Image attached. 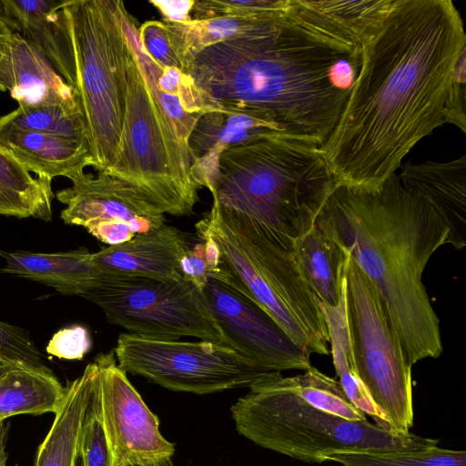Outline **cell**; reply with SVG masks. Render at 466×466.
<instances>
[{
	"label": "cell",
	"instance_id": "obj_13",
	"mask_svg": "<svg viewBox=\"0 0 466 466\" xmlns=\"http://www.w3.org/2000/svg\"><path fill=\"white\" fill-rule=\"evenodd\" d=\"M99 370L102 410L116 466H144L171 458L174 444L159 431V420L117 364L114 350L95 359Z\"/></svg>",
	"mask_w": 466,
	"mask_h": 466
},
{
	"label": "cell",
	"instance_id": "obj_35",
	"mask_svg": "<svg viewBox=\"0 0 466 466\" xmlns=\"http://www.w3.org/2000/svg\"><path fill=\"white\" fill-rule=\"evenodd\" d=\"M0 357L45 365V357L33 342L28 331L1 320Z\"/></svg>",
	"mask_w": 466,
	"mask_h": 466
},
{
	"label": "cell",
	"instance_id": "obj_14",
	"mask_svg": "<svg viewBox=\"0 0 466 466\" xmlns=\"http://www.w3.org/2000/svg\"><path fill=\"white\" fill-rule=\"evenodd\" d=\"M71 187L56 193L66 208L60 217L67 225L86 229L102 222L126 221L136 235L151 232L165 224V214L137 190L99 172L84 171L69 178Z\"/></svg>",
	"mask_w": 466,
	"mask_h": 466
},
{
	"label": "cell",
	"instance_id": "obj_10",
	"mask_svg": "<svg viewBox=\"0 0 466 466\" xmlns=\"http://www.w3.org/2000/svg\"><path fill=\"white\" fill-rule=\"evenodd\" d=\"M83 298L97 305L109 323L128 333L224 341L203 292L184 279L168 281L101 273L96 286Z\"/></svg>",
	"mask_w": 466,
	"mask_h": 466
},
{
	"label": "cell",
	"instance_id": "obj_25",
	"mask_svg": "<svg viewBox=\"0 0 466 466\" xmlns=\"http://www.w3.org/2000/svg\"><path fill=\"white\" fill-rule=\"evenodd\" d=\"M294 249L319 300L337 306L343 293L347 251L317 225L294 241Z\"/></svg>",
	"mask_w": 466,
	"mask_h": 466
},
{
	"label": "cell",
	"instance_id": "obj_21",
	"mask_svg": "<svg viewBox=\"0 0 466 466\" xmlns=\"http://www.w3.org/2000/svg\"><path fill=\"white\" fill-rule=\"evenodd\" d=\"M1 271L46 284L65 295L83 297L96 286L100 271L86 248L56 253L4 251Z\"/></svg>",
	"mask_w": 466,
	"mask_h": 466
},
{
	"label": "cell",
	"instance_id": "obj_15",
	"mask_svg": "<svg viewBox=\"0 0 466 466\" xmlns=\"http://www.w3.org/2000/svg\"><path fill=\"white\" fill-rule=\"evenodd\" d=\"M395 0H289L288 20L312 38L345 53L361 51Z\"/></svg>",
	"mask_w": 466,
	"mask_h": 466
},
{
	"label": "cell",
	"instance_id": "obj_29",
	"mask_svg": "<svg viewBox=\"0 0 466 466\" xmlns=\"http://www.w3.org/2000/svg\"><path fill=\"white\" fill-rule=\"evenodd\" d=\"M0 127L55 135L89 145L86 123L76 95L54 104L18 106L0 117Z\"/></svg>",
	"mask_w": 466,
	"mask_h": 466
},
{
	"label": "cell",
	"instance_id": "obj_22",
	"mask_svg": "<svg viewBox=\"0 0 466 466\" xmlns=\"http://www.w3.org/2000/svg\"><path fill=\"white\" fill-rule=\"evenodd\" d=\"M0 147L37 177L68 179L94 166L88 144L62 137L0 127Z\"/></svg>",
	"mask_w": 466,
	"mask_h": 466
},
{
	"label": "cell",
	"instance_id": "obj_28",
	"mask_svg": "<svg viewBox=\"0 0 466 466\" xmlns=\"http://www.w3.org/2000/svg\"><path fill=\"white\" fill-rule=\"evenodd\" d=\"M286 13L268 16H221L183 24L162 22L185 68L191 57L204 48L247 35Z\"/></svg>",
	"mask_w": 466,
	"mask_h": 466
},
{
	"label": "cell",
	"instance_id": "obj_11",
	"mask_svg": "<svg viewBox=\"0 0 466 466\" xmlns=\"http://www.w3.org/2000/svg\"><path fill=\"white\" fill-rule=\"evenodd\" d=\"M113 350L125 372L175 391L208 394L250 388L278 372L209 340L182 341L127 332L119 334Z\"/></svg>",
	"mask_w": 466,
	"mask_h": 466
},
{
	"label": "cell",
	"instance_id": "obj_41",
	"mask_svg": "<svg viewBox=\"0 0 466 466\" xmlns=\"http://www.w3.org/2000/svg\"><path fill=\"white\" fill-rule=\"evenodd\" d=\"M8 434V424L5 421L0 423V466H6L7 452L6 440Z\"/></svg>",
	"mask_w": 466,
	"mask_h": 466
},
{
	"label": "cell",
	"instance_id": "obj_9",
	"mask_svg": "<svg viewBox=\"0 0 466 466\" xmlns=\"http://www.w3.org/2000/svg\"><path fill=\"white\" fill-rule=\"evenodd\" d=\"M344 280L355 370L391 431L409 433L414 415L411 365L378 289L349 254Z\"/></svg>",
	"mask_w": 466,
	"mask_h": 466
},
{
	"label": "cell",
	"instance_id": "obj_38",
	"mask_svg": "<svg viewBox=\"0 0 466 466\" xmlns=\"http://www.w3.org/2000/svg\"><path fill=\"white\" fill-rule=\"evenodd\" d=\"M86 230L107 247L124 244L136 236L130 224L120 220L98 223Z\"/></svg>",
	"mask_w": 466,
	"mask_h": 466
},
{
	"label": "cell",
	"instance_id": "obj_2",
	"mask_svg": "<svg viewBox=\"0 0 466 466\" xmlns=\"http://www.w3.org/2000/svg\"><path fill=\"white\" fill-rule=\"evenodd\" d=\"M316 225L378 289L409 363L439 358L440 320L422 281L430 258L449 235L434 209L393 174L371 188L338 185Z\"/></svg>",
	"mask_w": 466,
	"mask_h": 466
},
{
	"label": "cell",
	"instance_id": "obj_27",
	"mask_svg": "<svg viewBox=\"0 0 466 466\" xmlns=\"http://www.w3.org/2000/svg\"><path fill=\"white\" fill-rule=\"evenodd\" d=\"M323 313L329 337V352L339 383L350 401L365 415H370L377 425L390 431V424L373 402L367 388L358 376L350 347L345 293L340 302L327 306L319 302ZM394 432V431H393Z\"/></svg>",
	"mask_w": 466,
	"mask_h": 466
},
{
	"label": "cell",
	"instance_id": "obj_8",
	"mask_svg": "<svg viewBox=\"0 0 466 466\" xmlns=\"http://www.w3.org/2000/svg\"><path fill=\"white\" fill-rule=\"evenodd\" d=\"M127 44L121 141L116 163L106 174L139 192L164 214L188 216L200 189L192 176L191 158L180 147Z\"/></svg>",
	"mask_w": 466,
	"mask_h": 466
},
{
	"label": "cell",
	"instance_id": "obj_17",
	"mask_svg": "<svg viewBox=\"0 0 466 466\" xmlns=\"http://www.w3.org/2000/svg\"><path fill=\"white\" fill-rule=\"evenodd\" d=\"M188 247L181 231L164 224L124 244L92 253V260L104 274L177 281L183 279L179 260Z\"/></svg>",
	"mask_w": 466,
	"mask_h": 466
},
{
	"label": "cell",
	"instance_id": "obj_1",
	"mask_svg": "<svg viewBox=\"0 0 466 466\" xmlns=\"http://www.w3.org/2000/svg\"><path fill=\"white\" fill-rule=\"evenodd\" d=\"M466 47L451 0H395L361 63L339 121L319 147L338 185L371 188L443 125L457 58Z\"/></svg>",
	"mask_w": 466,
	"mask_h": 466
},
{
	"label": "cell",
	"instance_id": "obj_7",
	"mask_svg": "<svg viewBox=\"0 0 466 466\" xmlns=\"http://www.w3.org/2000/svg\"><path fill=\"white\" fill-rule=\"evenodd\" d=\"M122 1L66 0L75 84L86 123L93 167L106 173L116 163L126 109L129 47Z\"/></svg>",
	"mask_w": 466,
	"mask_h": 466
},
{
	"label": "cell",
	"instance_id": "obj_34",
	"mask_svg": "<svg viewBox=\"0 0 466 466\" xmlns=\"http://www.w3.org/2000/svg\"><path fill=\"white\" fill-rule=\"evenodd\" d=\"M442 116L444 124H452L466 132V47L455 63Z\"/></svg>",
	"mask_w": 466,
	"mask_h": 466
},
{
	"label": "cell",
	"instance_id": "obj_32",
	"mask_svg": "<svg viewBox=\"0 0 466 466\" xmlns=\"http://www.w3.org/2000/svg\"><path fill=\"white\" fill-rule=\"evenodd\" d=\"M289 0H195L192 20L221 16H268L286 13Z\"/></svg>",
	"mask_w": 466,
	"mask_h": 466
},
{
	"label": "cell",
	"instance_id": "obj_40",
	"mask_svg": "<svg viewBox=\"0 0 466 466\" xmlns=\"http://www.w3.org/2000/svg\"><path fill=\"white\" fill-rule=\"evenodd\" d=\"M13 32L0 16V60L11 42Z\"/></svg>",
	"mask_w": 466,
	"mask_h": 466
},
{
	"label": "cell",
	"instance_id": "obj_39",
	"mask_svg": "<svg viewBox=\"0 0 466 466\" xmlns=\"http://www.w3.org/2000/svg\"><path fill=\"white\" fill-rule=\"evenodd\" d=\"M194 3L195 0L149 1V4L162 15L163 22L174 24H183L192 20L190 13Z\"/></svg>",
	"mask_w": 466,
	"mask_h": 466
},
{
	"label": "cell",
	"instance_id": "obj_4",
	"mask_svg": "<svg viewBox=\"0 0 466 466\" xmlns=\"http://www.w3.org/2000/svg\"><path fill=\"white\" fill-rule=\"evenodd\" d=\"M337 186L318 146L268 135L222 151L208 189L221 210L295 241Z\"/></svg>",
	"mask_w": 466,
	"mask_h": 466
},
{
	"label": "cell",
	"instance_id": "obj_37",
	"mask_svg": "<svg viewBox=\"0 0 466 466\" xmlns=\"http://www.w3.org/2000/svg\"><path fill=\"white\" fill-rule=\"evenodd\" d=\"M179 267L182 278L202 291L208 283L211 271L205 253V244L202 240L192 247H188L179 260Z\"/></svg>",
	"mask_w": 466,
	"mask_h": 466
},
{
	"label": "cell",
	"instance_id": "obj_3",
	"mask_svg": "<svg viewBox=\"0 0 466 466\" xmlns=\"http://www.w3.org/2000/svg\"><path fill=\"white\" fill-rule=\"evenodd\" d=\"M286 14L247 35L204 48L183 72L208 111H267L297 138L320 147L334 130L350 92L332 86L330 69L352 53L312 38Z\"/></svg>",
	"mask_w": 466,
	"mask_h": 466
},
{
	"label": "cell",
	"instance_id": "obj_6",
	"mask_svg": "<svg viewBox=\"0 0 466 466\" xmlns=\"http://www.w3.org/2000/svg\"><path fill=\"white\" fill-rule=\"evenodd\" d=\"M248 389L230 410L238 432L262 448L304 462L319 463V456L330 452L411 451L439 442L329 413L297 394L279 371Z\"/></svg>",
	"mask_w": 466,
	"mask_h": 466
},
{
	"label": "cell",
	"instance_id": "obj_12",
	"mask_svg": "<svg viewBox=\"0 0 466 466\" xmlns=\"http://www.w3.org/2000/svg\"><path fill=\"white\" fill-rule=\"evenodd\" d=\"M202 292L223 334V344L271 371H304L311 365L309 356L244 291L209 277Z\"/></svg>",
	"mask_w": 466,
	"mask_h": 466
},
{
	"label": "cell",
	"instance_id": "obj_31",
	"mask_svg": "<svg viewBox=\"0 0 466 466\" xmlns=\"http://www.w3.org/2000/svg\"><path fill=\"white\" fill-rule=\"evenodd\" d=\"M78 459L79 466H116L113 447L103 417L98 366L81 424Z\"/></svg>",
	"mask_w": 466,
	"mask_h": 466
},
{
	"label": "cell",
	"instance_id": "obj_16",
	"mask_svg": "<svg viewBox=\"0 0 466 466\" xmlns=\"http://www.w3.org/2000/svg\"><path fill=\"white\" fill-rule=\"evenodd\" d=\"M268 135H286L300 140L275 115L267 111L212 108L203 113L188 139L195 182L200 188H209L222 151Z\"/></svg>",
	"mask_w": 466,
	"mask_h": 466
},
{
	"label": "cell",
	"instance_id": "obj_24",
	"mask_svg": "<svg viewBox=\"0 0 466 466\" xmlns=\"http://www.w3.org/2000/svg\"><path fill=\"white\" fill-rule=\"evenodd\" d=\"M96 372L94 360L79 377L67 382L64 401L38 447L33 466H76L81 424Z\"/></svg>",
	"mask_w": 466,
	"mask_h": 466
},
{
	"label": "cell",
	"instance_id": "obj_19",
	"mask_svg": "<svg viewBox=\"0 0 466 466\" xmlns=\"http://www.w3.org/2000/svg\"><path fill=\"white\" fill-rule=\"evenodd\" d=\"M66 0H0V16L13 33L36 48L74 88L75 65Z\"/></svg>",
	"mask_w": 466,
	"mask_h": 466
},
{
	"label": "cell",
	"instance_id": "obj_5",
	"mask_svg": "<svg viewBox=\"0 0 466 466\" xmlns=\"http://www.w3.org/2000/svg\"><path fill=\"white\" fill-rule=\"evenodd\" d=\"M198 236L219 248V268L209 277L252 298L306 354H329V337L319 300L309 286L294 241L212 204L196 225Z\"/></svg>",
	"mask_w": 466,
	"mask_h": 466
},
{
	"label": "cell",
	"instance_id": "obj_23",
	"mask_svg": "<svg viewBox=\"0 0 466 466\" xmlns=\"http://www.w3.org/2000/svg\"><path fill=\"white\" fill-rule=\"evenodd\" d=\"M65 395L66 387L46 365L0 357V423L22 414H56Z\"/></svg>",
	"mask_w": 466,
	"mask_h": 466
},
{
	"label": "cell",
	"instance_id": "obj_30",
	"mask_svg": "<svg viewBox=\"0 0 466 466\" xmlns=\"http://www.w3.org/2000/svg\"><path fill=\"white\" fill-rule=\"evenodd\" d=\"M328 461L342 466H466V452L434 446L411 451H337L319 456V463Z\"/></svg>",
	"mask_w": 466,
	"mask_h": 466
},
{
	"label": "cell",
	"instance_id": "obj_36",
	"mask_svg": "<svg viewBox=\"0 0 466 466\" xmlns=\"http://www.w3.org/2000/svg\"><path fill=\"white\" fill-rule=\"evenodd\" d=\"M91 337L86 328L73 325L56 332L46 346L52 356L64 360H82L90 350Z\"/></svg>",
	"mask_w": 466,
	"mask_h": 466
},
{
	"label": "cell",
	"instance_id": "obj_20",
	"mask_svg": "<svg viewBox=\"0 0 466 466\" xmlns=\"http://www.w3.org/2000/svg\"><path fill=\"white\" fill-rule=\"evenodd\" d=\"M0 90L8 91L19 106L49 105L76 96L50 62L17 33H13L0 60Z\"/></svg>",
	"mask_w": 466,
	"mask_h": 466
},
{
	"label": "cell",
	"instance_id": "obj_33",
	"mask_svg": "<svg viewBox=\"0 0 466 466\" xmlns=\"http://www.w3.org/2000/svg\"><path fill=\"white\" fill-rule=\"evenodd\" d=\"M138 39L146 53L163 69L184 66L175 52L162 21H147L138 28Z\"/></svg>",
	"mask_w": 466,
	"mask_h": 466
},
{
	"label": "cell",
	"instance_id": "obj_42",
	"mask_svg": "<svg viewBox=\"0 0 466 466\" xmlns=\"http://www.w3.org/2000/svg\"><path fill=\"white\" fill-rule=\"evenodd\" d=\"M144 466H174L171 458H163L147 463Z\"/></svg>",
	"mask_w": 466,
	"mask_h": 466
},
{
	"label": "cell",
	"instance_id": "obj_18",
	"mask_svg": "<svg viewBox=\"0 0 466 466\" xmlns=\"http://www.w3.org/2000/svg\"><path fill=\"white\" fill-rule=\"evenodd\" d=\"M399 177L401 186L425 200L446 224L447 244L466 246V156L447 162H407Z\"/></svg>",
	"mask_w": 466,
	"mask_h": 466
},
{
	"label": "cell",
	"instance_id": "obj_26",
	"mask_svg": "<svg viewBox=\"0 0 466 466\" xmlns=\"http://www.w3.org/2000/svg\"><path fill=\"white\" fill-rule=\"evenodd\" d=\"M52 179L33 177L7 150L0 147V215L51 221Z\"/></svg>",
	"mask_w": 466,
	"mask_h": 466
}]
</instances>
